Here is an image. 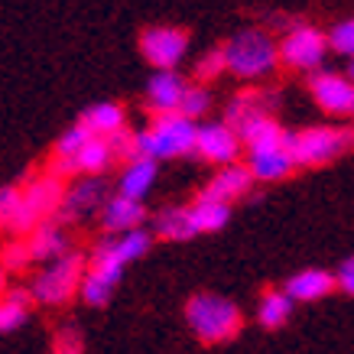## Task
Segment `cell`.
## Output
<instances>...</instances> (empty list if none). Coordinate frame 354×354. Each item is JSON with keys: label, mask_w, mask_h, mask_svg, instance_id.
<instances>
[{"label": "cell", "mask_w": 354, "mask_h": 354, "mask_svg": "<svg viewBox=\"0 0 354 354\" xmlns=\"http://www.w3.org/2000/svg\"><path fill=\"white\" fill-rule=\"evenodd\" d=\"M225 62L227 72L244 82H260V78H270L279 65V46L277 39L270 36L267 30H257V26H247V30H237L225 46Z\"/></svg>", "instance_id": "1"}, {"label": "cell", "mask_w": 354, "mask_h": 354, "mask_svg": "<svg viewBox=\"0 0 354 354\" xmlns=\"http://www.w3.org/2000/svg\"><path fill=\"white\" fill-rule=\"evenodd\" d=\"M185 322L202 344H225L241 335L244 315L227 296L218 292H195L185 302Z\"/></svg>", "instance_id": "2"}, {"label": "cell", "mask_w": 354, "mask_h": 354, "mask_svg": "<svg viewBox=\"0 0 354 354\" xmlns=\"http://www.w3.org/2000/svg\"><path fill=\"white\" fill-rule=\"evenodd\" d=\"M195 130H198V124L185 120L183 114L153 118L150 127L133 133V160L143 156V160L160 162L189 156V153H195Z\"/></svg>", "instance_id": "3"}, {"label": "cell", "mask_w": 354, "mask_h": 354, "mask_svg": "<svg viewBox=\"0 0 354 354\" xmlns=\"http://www.w3.org/2000/svg\"><path fill=\"white\" fill-rule=\"evenodd\" d=\"M65 198V179L46 172V176H36L20 189V205H17V215L10 221L13 237H26L32 234L43 221H55L59 215V205Z\"/></svg>", "instance_id": "4"}, {"label": "cell", "mask_w": 354, "mask_h": 354, "mask_svg": "<svg viewBox=\"0 0 354 354\" xmlns=\"http://www.w3.org/2000/svg\"><path fill=\"white\" fill-rule=\"evenodd\" d=\"M354 147V130L338 127V124H322V127H306L286 133V150H290L296 166H325Z\"/></svg>", "instance_id": "5"}, {"label": "cell", "mask_w": 354, "mask_h": 354, "mask_svg": "<svg viewBox=\"0 0 354 354\" xmlns=\"http://www.w3.org/2000/svg\"><path fill=\"white\" fill-rule=\"evenodd\" d=\"M85 263L88 260L75 250H68L65 257L53 260L49 267L32 279V302H43V306H65V302L78 296L82 290V279H85Z\"/></svg>", "instance_id": "6"}, {"label": "cell", "mask_w": 354, "mask_h": 354, "mask_svg": "<svg viewBox=\"0 0 354 354\" xmlns=\"http://www.w3.org/2000/svg\"><path fill=\"white\" fill-rule=\"evenodd\" d=\"M124 260L118 257L114 250V241L104 237L101 244L91 250V257L85 263V279H82V290L78 296L88 302V306H108V299L114 296V286L124 277Z\"/></svg>", "instance_id": "7"}, {"label": "cell", "mask_w": 354, "mask_h": 354, "mask_svg": "<svg viewBox=\"0 0 354 354\" xmlns=\"http://www.w3.org/2000/svg\"><path fill=\"white\" fill-rule=\"evenodd\" d=\"M279 62L296 68V72H319L328 55V39L319 26L312 23H292L290 30L277 39Z\"/></svg>", "instance_id": "8"}, {"label": "cell", "mask_w": 354, "mask_h": 354, "mask_svg": "<svg viewBox=\"0 0 354 354\" xmlns=\"http://www.w3.org/2000/svg\"><path fill=\"white\" fill-rule=\"evenodd\" d=\"M140 53L156 72H176L189 53V32L179 26H147L140 32Z\"/></svg>", "instance_id": "9"}, {"label": "cell", "mask_w": 354, "mask_h": 354, "mask_svg": "<svg viewBox=\"0 0 354 354\" xmlns=\"http://www.w3.org/2000/svg\"><path fill=\"white\" fill-rule=\"evenodd\" d=\"M241 150H244V143L237 137V130L225 120L198 124V130H195V156H202L205 162H215L218 169L237 162Z\"/></svg>", "instance_id": "10"}, {"label": "cell", "mask_w": 354, "mask_h": 354, "mask_svg": "<svg viewBox=\"0 0 354 354\" xmlns=\"http://www.w3.org/2000/svg\"><path fill=\"white\" fill-rule=\"evenodd\" d=\"M309 95L332 118H351L354 114V85L344 72H312Z\"/></svg>", "instance_id": "11"}, {"label": "cell", "mask_w": 354, "mask_h": 354, "mask_svg": "<svg viewBox=\"0 0 354 354\" xmlns=\"http://www.w3.org/2000/svg\"><path fill=\"white\" fill-rule=\"evenodd\" d=\"M108 202V189L101 183V176H82L78 183L65 185V198L59 205V225L65 221H78V218L91 215V212H101Z\"/></svg>", "instance_id": "12"}, {"label": "cell", "mask_w": 354, "mask_h": 354, "mask_svg": "<svg viewBox=\"0 0 354 354\" xmlns=\"http://www.w3.org/2000/svg\"><path fill=\"white\" fill-rule=\"evenodd\" d=\"M185 82L179 72H153V78L147 82V108L153 111V118L162 114H179V101H183Z\"/></svg>", "instance_id": "13"}, {"label": "cell", "mask_w": 354, "mask_h": 354, "mask_svg": "<svg viewBox=\"0 0 354 354\" xmlns=\"http://www.w3.org/2000/svg\"><path fill=\"white\" fill-rule=\"evenodd\" d=\"M247 172L254 176V183H279L286 179L296 162H292L290 150H286V140L279 147H263V150H250L247 153Z\"/></svg>", "instance_id": "14"}, {"label": "cell", "mask_w": 354, "mask_h": 354, "mask_svg": "<svg viewBox=\"0 0 354 354\" xmlns=\"http://www.w3.org/2000/svg\"><path fill=\"white\" fill-rule=\"evenodd\" d=\"M143 221H147L143 202H133V198H124V195H108V202L101 208V227L111 237L137 231V227H143Z\"/></svg>", "instance_id": "15"}, {"label": "cell", "mask_w": 354, "mask_h": 354, "mask_svg": "<svg viewBox=\"0 0 354 354\" xmlns=\"http://www.w3.org/2000/svg\"><path fill=\"white\" fill-rule=\"evenodd\" d=\"M250 185H254V176L247 172V166L231 162V166H221V169L212 176V183L202 189V195L231 205V202H237V198H244V195L250 192Z\"/></svg>", "instance_id": "16"}, {"label": "cell", "mask_w": 354, "mask_h": 354, "mask_svg": "<svg viewBox=\"0 0 354 354\" xmlns=\"http://www.w3.org/2000/svg\"><path fill=\"white\" fill-rule=\"evenodd\" d=\"M273 104H277V95L267 91V88H244L237 91L225 108V124L237 127L250 118H260V114H273Z\"/></svg>", "instance_id": "17"}, {"label": "cell", "mask_w": 354, "mask_h": 354, "mask_svg": "<svg viewBox=\"0 0 354 354\" xmlns=\"http://www.w3.org/2000/svg\"><path fill=\"white\" fill-rule=\"evenodd\" d=\"M332 290H335V273L319 270V267H306V270H299V273H292V277L286 279V286H283V292H286L292 302L325 299Z\"/></svg>", "instance_id": "18"}, {"label": "cell", "mask_w": 354, "mask_h": 354, "mask_svg": "<svg viewBox=\"0 0 354 354\" xmlns=\"http://www.w3.org/2000/svg\"><path fill=\"white\" fill-rule=\"evenodd\" d=\"M23 241H26L30 260H46V263H53V260L68 254V234H65V227L59 225V221H43V225L36 227L32 234H26Z\"/></svg>", "instance_id": "19"}, {"label": "cell", "mask_w": 354, "mask_h": 354, "mask_svg": "<svg viewBox=\"0 0 354 354\" xmlns=\"http://www.w3.org/2000/svg\"><path fill=\"white\" fill-rule=\"evenodd\" d=\"M78 124H82L91 137L108 140V137H114L118 130L127 127V114H124V108L114 104V101H97V104H91V108L82 111Z\"/></svg>", "instance_id": "20"}, {"label": "cell", "mask_w": 354, "mask_h": 354, "mask_svg": "<svg viewBox=\"0 0 354 354\" xmlns=\"http://www.w3.org/2000/svg\"><path fill=\"white\" fill-rule=\"evenodd\" d=\"M237 137L244 143V150H263V147H279L286 140V130L273 114H260V118H250L244 124H237Z\"/></svg>", "instance_id": "21"}, {"label": "cell", "mask_w": 354, "mask_h": 354, "mask_svg": "<svg viewBox=\"0 0 354 354\" xmlns=\"http://www.w3.org/2000/svg\"><path fill=\"white\" fill-rule=\"evenodd\" d=\"M156 169H160V162L143 160V156L124 162V172H120V179H118V195L133 198V202H143L150 195L153 183H156Z\"/></svg>", "instance_id": "22"}, {"label": "cell", "mask_w": 354, "mask_h": 354, "mask_svg": "<svg viewBox=\"0 0 354 354\" xmlns=\"http://www.w3.org/2000/svg\"><path fill=\"white\" fill-rule=\"evenodd\" d=\"M189 218H192L195 234H215L231 221V205L218 202V198H208V195H198L192 205H189Z\"/></svg>", "instance_id": "23"}, {"label": "cell", "mask_w": 354, "mask_h": 354, "mask_svg": "<svg viewBox=\"0 0 354 354\" xmlns=\"http://www.w3.org/2000/svg\"><path fill=\"white\" fill-rule=\"evenodd\" d=\"M292 306H296V302L283 290H267L257 302V322L263 325V328H283V325L292 319Z\"/></svg>", "instance_id": "24"}, {"label": "cell", "mask_w": 354, "mask_h": 354, "mask_svg": "<svg viewBox=\"0 0 354 354\" xmlns=\"http://www.w3.org/2000/svg\"><path fill=\"white\" fill-rule=\"evenodd\" d=\"M30 306H32L30 290H7V296L0 299V335L17 332L30 319Z\"/></svg>", "instance_id": "25"}, {"label": "cell", "mask_w": 354, "mask_h": 354, "mask_svg": "<svg viewBox=\"0 0 354 354\" xmlns=\"http://www.w3.org/2000/svg\"><path fill=\"white\" fill-rule=\"evenodd\" d=\"M153 227H156V234L162 241H189V237H195L189 205H183V208H162L156 215V221H153Z\"/></svg>", "instance_id": "26"}, {"label": "cell", "mask_w": 354, "mask_h": 354, "mask_svg": "<svg viewBox=\"0 0 354 354\" xmlns=\"http://www.w3.org/2000/svg\"><path fill=\"white\" fill-rule=\"evenodd\" d=\"M114 241V250H118V257L124 260V263H133V260H140L147 250H150L153 244V234L150 231H143V227H137V231H127V234H118L111 237Z\"/></svg>", "instance_id": "27"}, {"label": "cell", "mask_w": 354, "mask_h": 354, "mask_svg": "<svg viewBox=\"0 0 354 354\" xmlns=\"http://www.w3.org/2000/svg\"><path fill=\"white\" fill-rule=\"evenodd\" d=\"M212 111V91L205 85H189L185 88V95H183V101H179V114H183L185 120H198L205 118Z\"/></svg>", "instance_id": "28"}, {"label": "cell", "mask_w": 354, "mask_h": 354, "mask_svg": "<svg viewBox=\"0 0 354 354\" xmlns=\"http://www.w3.org/2000/svg\"><path fill=\"white\" fill-rule=\"evenodd\" d=\"M325 39H328V49L338 55H344L348 62L354 59V17L348 20H338L332 30L325 32Z\"/></svg>", "instance_id": "29"}, {"label": "cell", "mask_w": 354, "mask_h": 354, "mask_svg": "<svg viewBox=\"0 0 354 354\" xmlns=\"http://www.w3.org/2000/svg\"><path fill=\"white\" fill-rule=\"evenodd\" d=\"M32 260H30V250H26V241L23 237H13L7 244L0 247V270L3 273H20L26 270Z\"/></svg>", "instance_id": "30"}, {"label": "cell", "mask_w": 354, "mask_h": 354, "mask_svg": "<svg viewBox=\"0 0 354 354\" xmlns=\"http://www.w3.org/2000/svg\"><path fill=\"white\" fill-rule=\"evenodd\" d=\"M88 140H91V133H88V130L82 127V124H72V127L65 130L62 137L55 140L53 156H55V160H72V156H75V153L82 150V147H85Z\"/></svg>", "instance_id": "31"}, {"label": "cell", "mask_w": 354, "mask_h": 354, "mask_svg": "<svg viewBox=\"0 0 354 354\" xmlns=\"http://www.w3.org/2000/svg\"><path fill=\"white\" fill-rule=\"evenodd\" d=\"M221 72H227V62H225V53H221V46L218 49H208V53L195 62V78H198V85H205V82H212V78H218Z\"/></svg>", "instance_id": "32"}, {"label": "cell", "mask_w": 354, "mask_h": 354, "mask_svg": "<svg viewBox=\"0 0 354 354\" xmlns=\"http://www.w3.org/2000/svg\"><path fill=\"white\" fill-rule=\"evenodd\" d=\"M49 354H85V338L78 332L75 325H65L53 335V348Z\"/></svg>", "instance_id": "33"}, {"label": "cell", "mask_w": 354, "mask_h": 354, "mask_svg": "<svg viewBox=\"0 0 354 354\" xmlns=\"http://www.w3.org/2000/svg\"><path fill=\"white\" fill-rule=\"evenodd\" d=\"M17 205H20V189L17 185H0V231H7L17 215Z\"/></svg>", "instance_id": "34"}, {"label": "cell", "mask_w": 354, "mask_h": 354, "mask_svg": "<svg viewBox=\"0 0 354 354\" xmlns=\"http://www.w3.org/2000/svg\"><path fill=\"white\" fill-rule=\"evenodd\" d=\"M108 147H111V156L114 160H124V162H130L133 160V130H118L114 137H108Z\"/></svg>", "instance_id": "35"}, {"label": "cell", "mask_w": 354, "mask_h": 354, "mask_svg": "<svg viewBox=\"0 0 354 354\" xmlns=\"http://www.w3.org/2000/svg\"><path fill=\"white\" fill-rule=\"evenodd\" d=\"M335 290L354 296V257H348L342 267L335 270Z\"/></svg>", "instance_id": "36"}, {"label": "cell", "mask_w": 354, "mask_h": 354, "mask_svg": "<svg viewBox=\"0 0 354 354\" xmlns=\"http://www.w3.org/2000/svg\"><path fill=\"white\" fill-rule=\"evenodd\" d=\"M3 296H7V273L0 270V299H3Z\"/></svg>", "instance_id": "37"}, {"label": "cell", "mask_w": 354, "mask_h": 354, "mask_svg": "<svg viewBox=\"0 0 354 354\" xmlns=\"http://www.w3.org/2000/svg\"><path fill=\"white\" fill-rule=\"evenodd\" d=\"M344 75L351 78V85H354V59H351V62H348V72H344Z\"/></svg>", "instance_id": "38"}, {"label": "cell", "mask_w": 354, "mask_h": 354, "mask_svg": "<svg viewBox=\"0 0 354 354\" xmlns=\"http://www.w3.org/2000/svg\"><path fill=\"white\" fill-rule=\"evenodd\" d=\"M351 118H354V114H351Z\"/></svg>", "instance_id": "39"}]
</instances>
